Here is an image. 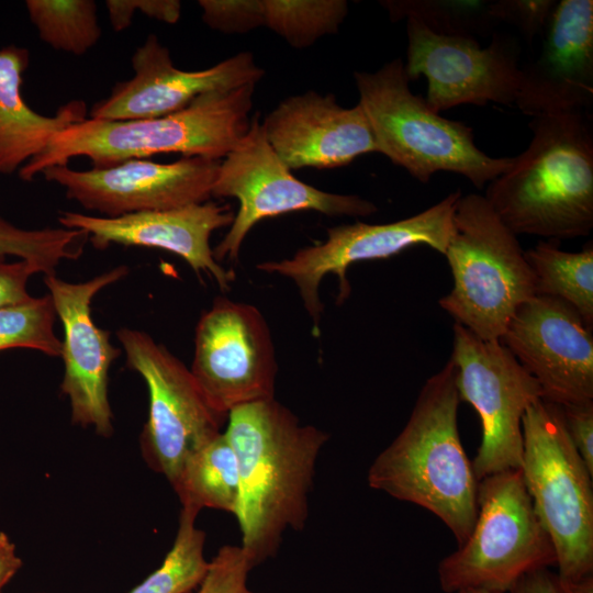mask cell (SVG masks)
<instances>
[{"instance_id":"6da1fadb","label":"cell","mask_w":593,"mask_h":593,"mask_svg":"<svg viewBox=\"0 0 593 593\" xmlns=\"http://www.w3.org/2000/svg\"><path fill=\"white\" fill-rule=\"evenodd\" d=\"M224 434L238 463L240 547L256 567L276 556L287 529L304 528L328 434L302 425L275 398L233 409Z\"/></svg>"},{"instance_id":"7a4b0ae2","label":"cell","mask_w":593,"mask_h":593,"mask_svg":"<svg viewBox=\"0 0 593 593\" xmlns=\"http://www.w3.org/2000/svg\"><path fill=\"white\" fill-rule=\"evenodd\" d=\"M528 147L491 181L484 198L516 236L560 242L593 228V116L567 111L533 116Z\"/></svg>"},{"instance_id":"3957f363","label":"cell","mask_w":593,"mask_h":593,"mask_svg":"<svg viewBox=\"0 0 593 593\" xmlns=\"http://www.w3.org/2000/svg\"><path fill=\"white\" fill-rule=\"evenodd\" d=\"M460 399L449 359L423 384L403 429L369 467L368 485L433 513L458 546L478 512V482L458 428Z\"/></svg>"},{"instance_id":"277c9868","label":"cell","mask_w":593,"mask_h":593,"mask_svg":"<svg viewBox=\"0 0 593 593\" xmlns=\"http://www.w3.org/2000/svg\"><path fill=\"white\" fill-rule=\"evenodd\" d=\"M255 87L248 83L209 92L187 108L158 118L85 119L54 135L45 149L19 170V177L32 181L45 169L68 165L80 156L88 157L97 169L170 153L220 160L248 131Z\"/></svg>"},{"instance_id":"5b68a950","label":"cell","mask_w":593,"mask_h":593,"mask_svg":"<svg viewBox=\"0 0 593 593\" xmlns=\"http://www.w3.org/2000/svg\"><path fill=\"white\" fill-rule=\"evenodd\" d=\"M354 79L378 153L417 181L427 183L447 171L480 189L512 166L513 157L489 156L475 145L469 125L435 113L414 94L401 58L372 72L356 71Z\"/></svg>"},{"instance_id":"8992f818","label":"cell","mask_w":593,"mask_h":593,"mask_svg":"<svg viewBox=\"0 0 593 593\" xmlns=\"http://www.w3.org/2000/svg\"><path fill=\"white\" fill-rule=\"evenodd\" d=\"M454 286L439 306L485 340H500L516 310L535 294L534 276L517 236L484 195H461L444 255Z\"/></svg>"},{"instance_id":"52a82bcc","label":"cell","mask_w":593,"mask_h":593,"mask_svg":"<svg viewBox=\"0 0 593 593\" xmlns=\"http://www.w3.org/2000/svg\"><path fill=\"white\" fill-rule=\"evenodd\" d=\"M521 471L556 551L563 582L593 573V474L567 433L561 407L539 399L523 422Z\"/></svg>"},{"instance_id":"ba28073f","label":"cell","mask_w":593,"mask_h":593,"mask_svg":"<svg viewBox=\"0 0 593 593\" xmlns=\"http://www.w3.org/2000/svg\"><path fill=\"white\" fill-rule=\"evenodd\" d=\"M553 544L536 514L521 469L478 482V512L468 538L440 560V589L508 593L526 574L556 567Z\"/></svg>"},{"instance_id":"9c48e42d","label":"cell","mask_w":593,"mask_h":593,"mask_svg":"<svg viewBox=\"0 0 593 593\" xmlns=\"http://www.w3.org/2000/svg\"><path fill=\"white\" fill-rule=\"evenodd\" d=\"M212 197L239 202L228 232L213 249L217 262L236 261L248 232L267 217L295 211L365 217L378 211L373 202L359 195L326 192L295 178L266 138L258 113L250 119L246 134L220 161Z\"/></svg>"},{"instance_id":"30bf717a","label":"cell","mask_w":593,"mask_h":593,"mask_svg":"<svg viewBox=\"0 0 593 593\" xmlns=\"http://www.w3.org/2000/svg\"><path fill=\"white\" fill-rule=\"evenodd\" d=\"M461 195L458 189L426 210L391 223L357 221L329 227L324 243L301 248L290 258L264 261L257 269L293 281L312 320L313 333L317 335L324 310L318 288L325 276L337 277V304H342L351 291L347 269L356 262L388 259L417 245L445 255Z\"/></svg>"},{"instance_id":"8fae6325","label":"cell","mask_w":593,"mask_h":593,"mask_svg":"<svg viewBox=\"0 0 593 593\" xmlns=\"http://www.w3.org/2000/svg\"><path fill=\"white\" fill-rule=\"evenodd\" d=\"M460 402L469 403L481 423V443L472 467L478 480L519 469L523 416L542 399L538 382L501 340H485L454 324L452 353Z\"/></svg>"},{"instance_id":"7c38bea8","label":"cell","mask_w":593,"mask_h":593,"mask_svg":"<svg viewBox=\"0 0 593 593\" xmlns=\"http://www.w3.org/2000/svg\"><path fill=\"white\" fill-rule=\"evenodd\" d=\"M116 336L126 366L141 374L148 389L143 457L172 485L189 456L220 434L227 417L209 406L190 369L148 334L121 328Z\"/></svg>"},{"instance_id":"4fadbf2b","label":"cell","mask_w":593,"mask_h":593,"mask_svg":"<svg viewBox=\"0 0 593 593\" xmlns=\"http://www.w3.org/2000/svg\"><path fill=\"white\" fill-rule=\"evenodd\" d=\"M190 372L209 406L224 417L240 405L273 399L278 365L260 311L216 296L198 321Z\"/></svg>"},{"instance_id":"5bb4252c","label":"cell","mask_w":593,"mask_h":593,"mask_svg":"<svg viewBox=\"0 0 593 593\" xmlns=\"http://www.w3.org/2000/svg\"><path fill=\"white\" fill-rule=\"evenodd\" d=\"M406 77L426 78L424 100L435 113L460 104H515L521 49L513 36L492 33L482 47L474 37L439 35L414 19H406Z\"/></svg>"},{"instance_id":"9a60e30c","label":"cell","mask_w":593,"mask_h":593,"mask_svg":"<svg viewBox=\"0 0 593 593\" xmlns=\"http://www.w3.org/2000/svg\"><path fill=\"white\" fill-rule=\"evenodd\" d=\"M219 166L220 160L203 157H182L170 164L144 158L103 169L53 166L42 175L86 210L116 217L209 201Z\"/></svg>"},{"instance_id":"2e32d148","label":"cell","mask_w":593,"mask_h":593,"mask_svg":"<svg viewBox=\"0 0 593 593\" xmlns=\"http://www.w3.org/2000/svg\"><path fill=\"white\" fill-rule=\"evenodd\" d=\"M593 328L567 303L534 295L514 313L502 344L558 405L593 401Z\"/></svg>"},{"instance_id":"e0dca14e","label":"cell","mask_w":593,"mask_h":593,"mask_svg":"<svg viewBox=\"0 0 593 593\" xmlns=\"http://www.w3.org/2000/svg\"><path fill=\"white\" fill-rule=\"evenodd\" d=\"M126 266H119L90 280L71 283L55 275L44 276L56 316L64 328L61 392L69 398L71 421L92 427L109 437L113 415L108 398L109 369L121 355L112 345L110 332L98 327L91 315V302L103 288L124 278Z\"/></svg>"},{"instance_id":"ac0fdd59","label":"cell","mask_w":593,"mask_h":593,"mask_svg":"<svg viewBox=\"0 0 593 593\" xmlns=\"http://www.w3.org/2000/svg\"><path fill=\"white\" fill-rule=\"evenodd\" d=\"M134 76L118 82L111 94L97 102L90 118L130 121L164 116L187 108L198 97L257 85L265 70L250 52H240L216 65L187 71L178 69L169 49L149 35L132 56Z\"/></svg>"},{"instance_id":"d6986e66","label":"cell","mask_w":593,"mask_h":593,"mask_svg":"<svg viewBox=\"0 0 593 593\" xmlns=\"http://www.w3.org/2000/svg\"><path fill=\"white\" fill-rule=\"evenodd\" d=\"M234 214L228 204L212 201L182 208L143 211L116 217L61 212L64 228L85 232L92 246L103 250L112 244L159 248L181 257L197 273L212 277L222 291H228L235 275L213 256L212 233L231 226Z\"/></svg>"},{"instance_id":"ffe728a7","label":"cell","mask_w":593,"mask_h":593,"mask_svg":"<svg viewBox=\"0 0 593 593\" xmlns=\"http://www.w3.org/2000/svg\"><path fill=\"white\" fill-rule=\"evenodd\" d=\"M538 56L521 66L515 105L526 115L591 111L593 1L557 2Z\"/></svg>"},{"instance_id":"44dd1931","label":"cell","mask_w":593,"mask_h":593,"mask_svg":"<svg viewBox=\"0 0 593 593\" xmlns=\"http://www.w3.org/2000/svg\"><path fill=\"white\" fill-rule=\"evenodd\" d=\"M266 138L290 170L331 169L378 153L369 121L357 103L344 108L333 93L306 91L282 100L261 122Z\"/></svg>"},{"instance_id":"7402d4cb","label":"cell","mask_w":593,"mask_h":593,"mask_svg":"<svg viewBox=\"0 0 593 593\" xmlns=\"http://www.w3.org/2000/svg\"><path fill=\"white\" fill-rule=\"evenodd\" d=\"M29 64L26 48L10 45L0 49V175L20 170L54 135L87 119L82 100L67 102L52 116L31 109L21 90Z\"/></svg>"},{"instance_id":"603a6c76","label":"cell","mask_w":593,"mask_h":593,"mask_svg":"<svg viewBox=\"0 0 593 593\" xmlns=\"http://www.w3.org/2000/svg\"><path fill=\"white\" fill-rule=\"evenodd\" d=\"M181 507L220 510L238 515L240 479L236 455L224 432L197 449L171 485Z\"/></svg>"},{"instance_id":"cb8c5ba5","label":"cell","mask_w":593,"mask_h":593,"mask_svg":"<svg viewBox=\"0 0 593 593\" xmlns=\"http://www.w3.org/2000/svg\"><path fill=\"white\" fill-rule=\"evenodd\" d=\"M535 281V294L558 299L573 307L593 328V247L567 251L557 240H540L524 250Z\"/></svg>"},{"instance_id":"d4e9b609","label":"cell","mask_w":593,"mask_h":593,"mask_svg":"<svg viewBox=\"0 0 593 593\" xmlns=\"http://www.w3.org/2000/svg\"><path fill=\"white\" fill-rule=\"evenodd\" d=\"M25 7L41 40L56 51L80 56L101 36L92 0H27Z\"/></svg>"},{"instance_id":"484cf974","label":"cell","mask_w":593,"mask_h":593,"mask_svg":"<svg viewBox=\"0 0 593 593\" xmlns=\"http://www.w3.org/2000/svg\"><path fill=\"white\" fill-rule=\"evenodd\" d=\"M199 512L181 507L172 547L163 563L130 593H192L201 584L209 561L205 533L195 526Z\"/></svg>"},{"instance_id":"4316f807","label":"cell","mask_w":593,"mask_h":593,"mask_svg":"<svg viewBox=\"0 0 593 593\" xmlns=\"http://www.w3.org/2000/svg\"><path fill=\"white\" fill-rule=\"evenodd\" d=\"M265 25L302 49L335 34L348 14L345 0H262Z\"/></svg>"},{"instance_id":"83f0119b","label":"cell","mask_w":593,"mask_h":593,"mask_svg":"<svg viewBox=\"0 0 593 593\" xmlns=\"http://www.w3.org/2000/svg\"><path fill=\"white\" fill-rule=\"evenodd\" d=\"M392 21L414 19L446 36H486L497 24L489 13L490 1L388 0L380 1Z\"/></svg>"},{"instance_id":"f1b7e54d","label":"cell","mask_w":593,"mask_h":593,"mask_svg":"<svg viewBox=\"0 0 593 593\" xmlns=\"http://www.w3.org/2000/svg\"><path fill=\"white\" fill-rule=\"evenodd\" d=\"M88 235L80 230H22L0 216V255L27 260L44 276L55 275L63 259H76Z\"/></svg>"},{"instance_id":"f546056e","label":"cell","mask_w":593,"mask_h":593,"mask_svg":"<svg viewBox=\"0 0 593 593\" xmlns=\"http://www.w3.org/2000/svg\"><path fill=\"white\" fill-rule=\"evenodd\" d=\"M56 312L49 294L29 298L0 309V351L29 348L60 357L61 342L54 333Z\"/></svg>"},{"instance_id":"4dcf8cb0","label":"cell","mask_w":593,"mask_h":593,"mask_svg":"<svg viewBox=\"0 0 593 593\" xmlns=\"http://www.w3.org/2000/svg\"><path fill=\"white\" fill-rule=\"evenodd\" d=\"M253 568L240 546L224 545L209 561L198 593H257L247 586V577Z\"/></svg>"},{"instance_id":"1f68e13d","label":"cell","mask_w":593,"mask_h":593,"mask_svg":"<svg viewBox=\"0 0 593 593\" xmlns=\"http://www.w3.org/2000/svg\"><path fill=\"white\" fill-rule=\"evenodd\" d=\"M203 22L225 34H244L265 25L262 0H200Z\"/></svg>"},{"instance_id":"d6a6232c","label":"cell","mask_w":593,"mask_h":593,"mask_svg":"<svg viewBox=\"0 0 593 593\" xmlns=\"http://www.w3.org/2000/svg\"><path fill=\"white\" fill-rule=\"evenodd\" d=\"M557 2L556 0L490 1L489 13L496 23L505 22L515 26L530 44L536 37H542Z\"/></svg>"},{"instance_id":"836d02e7","label":"cell","mask_w":593,"mask_h":593,"mask_svg":"<svg viewBox=\"0 0 593 593\" xmlns=\"http://www.w3.org/2000/svg\"><path fill=\"white\" fill-rule=\"evenodd\" d=\"M105 8L115 32L127 29L137 10L167 24L177 23L181 15V2L178 0H107Z\"/></svg>"},{"instance_id":"e575fe53","label":"cell","mask_w":593,"mask_h":593,"mask_svg":"<svg viewBox=\"0 0 593 593\" xmlns=\"http://www.w3.org/2000/svg\"><path fill=\"white\" fill-rule=\"evenodd\" d=\"M560 407L570 440L593 474V401Z\"/></svg>"},{"instance_id":"d590c367","label":"cell","mask_w":593,"mask_h":593,"mask_svg":"<svg viewBox=\"0 0 593 593\" xmlns=\"http://www.w3.org/2000/svg\"><path fill=\"white\" fill-rule=\"evenodd\" d=\"M37 272V267L27 260L7 262L5 256L0 255V309L31 298L27 280Z\"/></svg>"},{"instance_id":"8d00e7d4","label":"cell","mask_w":593,"mask_h":593,"mask_svg":"<svg viewBox=\"0 0 593 593\" xmlns=\"http://www.w3.org/2000/svg\"><path fill=\"white\" fill-rule=\"evenodd\" d=\"M508 593H567L557 573L549 569L535 570L524 575Z\"/></svg>"},{"instance_id":"74e56055","label":"cell","mask_w":593,"mask_h":593,"mask_svg":"<svg viewBox=\"0 0 593 593\" xmlns=\"http://www.w3.org/2000/svg\"><path fill=\"white\" fill-rule=\"evenodd\" d=\"M23 564L10 537L0 532V591L16 574Z\"/></svg>"},{"instance_id":"f35d334b","label":"cell","mask_w":593,"mask_h":593,"mask_svg":"<svg viewBox=\"0 0 593 593\" xmlns=\"http://www.w3.org/2000/svg\"><path fill=\"white\" fill-rule=\"evenodd\" d=\"M561 582L567 593H593V573L575 581Z\"/></svg>"},{"instance_id":"ab89813d","label":"cell","mask_w":593,"mask_h":593,"mask_svg":"<svg viewBox=\"0 0 593 593\" xmlns=\"http://www.w3.org/2000/svg\"><path fill=\"white\" fill-rule=\"evenodd\" d=\"M456 593H497V592H492V591L481 590V589H466V590L458 591Z\"/></svg>"}]
</instances>
